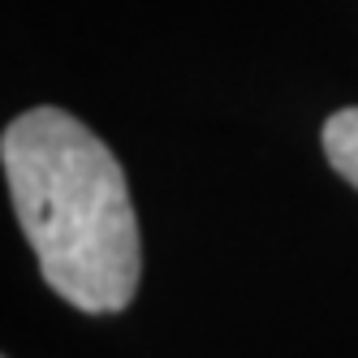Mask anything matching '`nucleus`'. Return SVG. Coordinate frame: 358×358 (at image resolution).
I'll return each instance as SVG.
<instances>
[{
    "label": "nucleus",
    "mask_w": 358,
    "mask_h": 358,
    "mask_svg": "<svg viewBox=\"0 0 358 358\" xmlns=\"http://www.w3.org/2000/svg\"><path fill=\"white\" fill-rule=\"evenodd\" d=\"M0 164L43 280L87 315L125 311L138 294L143 242L108 143L43 104L5 125Z\"/></svg>",
    "instance_id": "nucleus-1"
},
{
    "label": "nucleus",
    "mask_w": 358,
    "mask_h": 358,
    "mask_svg": "<svg viewBox=\"0 0 358 358\" xmlns=\"http://www.w3.org/2000/svg\"><path fill=\"white\" fill-rule=\"evenodd\" d=\"M320 143H324L328 164L337 169L345 182L358 190V108H341V113H332V117L324 121Z\"/></svg>",
    "instance_id": "nucleus-2"
}]
</instances>
